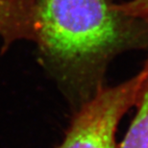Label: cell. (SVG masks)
<instances>
[{
	"label": "cell",
	"mask_w": 148,
	"mask_h": 148,
	"mask_svg": "<svg viewBox=\"0 0 148 148\" xmlns=\"http://www.w3.org/2000/svg\"><path fill=\"white\" fill-rule=\"evenodd\" d=\"M135 21L111 0H37L35 42L59 64L85 72L127 42Z\"/></svg>",
	"instance_id": "obj_1"
},
{
	"label": "cell",
	"mask_w": 148,
	"mask_h": 148,
	"mask_svg": "<svg viewBox=\"0 0 148 148\" xmlns=\"http://www.w3.org/2000/svg\"><path fill=\"white\" fill-rule=\"evenodd\" d=\"M148 75V61L137 75L112 87L99 86L72 117L57 148H117L115 134L121 118L136 106Z\"/></svg>",
	"instance_id": "obj_2"
},
{
	"label": "cell",
	"mask_w": 148,
	"mask_h": 148,
	"mask_svg": "<svg viewBox=\"0 0 148 148\" xmlns=\"http://www.w3.org/2000/svg\"><path fill=\"white\" fill-rule=\"evenodd\" d=\"M37 0H0V36L5 44L19 40L35 41Z\"/></svg>",
	"instance_id": "obj_3"
},
{
	"label": "cell",
	"mask_w": 148,
	"mask_h": 148,
	"mask_svg": "<svg viewBox=\"0 0 148 148\" xmlns=\"http://www.w3.org/2000/svg\"><path fill=\"white\" fill-rule=\"evenodd\" d=\"M136 107L135 116L117 148H148V75Z\"/></svg>",
	"instance_id": "obj_4"
},
{
	"label": "cell",
	"mask_w": 148,
	"mask_h": 148,
	"mask_svg": "<svg viewBox=\"0 0 148 148\" xmlns=\"http://www.w3.org/2000/svg\"><path fill=\"white\" fill-rule=\"evenodd\" d=\"M117 8L125 16L143 23L148 33V0H128Z\"/></svg>",
	"instance_id": "obj_5"
}]
</instances>
